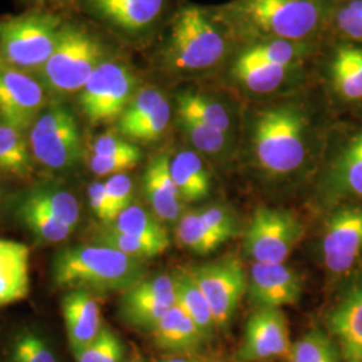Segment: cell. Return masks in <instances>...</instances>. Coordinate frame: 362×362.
I'll list each match as a JSON object with an SVG mask.
<instances>
[{"label": "cell", "instance_id": "obj_34", "mask_svg": "<svg viewBox=\"0 0 362 362\" xmlns=\"http://www.w3.org/2000/svg\"><path fill=\"white\" fill-rule=\"evenodd\" d=\"M288 362H341V357L332 336L313 329L291 345Z\"/></svg>", "mask_w": 362, "mask_h": 362}, {"label": "cell", "instance_id": "obj_5", "mask_svg": "<svg viewBox=\"0 0 362 362\" xmlns=\"http://www.w3.org/2000/svg\"><path fill=\"white\" fill-rule=\"evenodd\" d=\"M313 65H287L263 58L239 43L218 77L221 83L251 100L279 98L300 90Z\"/></svg>", "mask_w": 362, "mask_h": 362}, {"label": "cell", "instance_id": "obj_1", "mask_svg": "<svg viewBox=\"0 0 362 362\" xmlns=\"http://www.w3.org/2000/svg\"><path fill=\"white\" fill-rule=\"evenodd\" d=\"M337 0H231L212 7L236 45L324 42Z\"/></svg>", "mask_w": 362, "mask_h": 362}, {"label": "cell", "instance_id": "obj_7", "mask_svg": "<svg viewBox=\"0 0 362 362\" xmlns=\"http://www.w3.org/2000/svg\"><path fill=\"white\" fill-rule=\"evenodd\" d=\"M64 22L52 13L0 19V59L21 70H39L57 47Z\"/></svg>", "mask_w": 362, "mask_h": 362}, {"label": "cell", "instance_id": "obj_41", "mask_svg": "<svg viewBox=\"0 0 362 362\" xmlns=\"http://www.w3.org/2000/svg\"><path fill=\"white\" fill-rule=\"evenodd\" d=\"M105 188L109 196L112 215L115 221L124 209L132 206L133 181L125 173H117L105 181Z\"/></svg>", "mask_w": 362, "mask_h": 362}, {"label": "cell", "instance_id": "obj_31", "mask_svg": "<svg viewBox=\"0 0 362 362\" xmlns=\"http://www.w3.org/2000/svg\"><path fill=\"white\" fill-rule=\"evenodd\" d=\"M23 202L39 208L52 218L70 227L71 230L79 220V204L74 194L58 189H37L25 196Z\"/></svg>", "mask_w": 362, "mask_h": 362}, {"label": "cell", "instance_id": "obj_26", "mask_svg": "<svg viewBox=\"0 0 362 362\" xmlns=\"http://www.w3.org/2000/svg\"><path fill=\"white\" fill-rule=\"evenodd\" d=\"M176 110L197 117L211 128L230 136L233 130V115L228 105L218 95L203 89H184L175 97Z\"/></svg>", "mask_w": 362, "mask_h": 362}, {"label": "cell", "instance_id": "obj_11", "mask_svg": "<svg viewBox=\"0 0 362 362\" xmlns=\"http://www.w3.org/2000/svg\"><path fill=\"white\" fill-rule=\"evenodd\" d=\"M189 272L208 300L216 329L226 327L231 322L248 286L242 262L227 257L197 266Z\"/></svg>", "mask_w": 362, "mask_h": 362}, {"label": "cell", "instance_id": "obj_30", "mask_svg": "<svg viewBox=\"0 0 362 362\" xmlns=\"http://www.w3.org/2000/svg\"><path fill=\"white\" fill-rule=\"evenodd\" d=\"M109 227L118 233L170 245L168 231L163 227V224L144 208L137 206H130L124 209L117 219L109 224Z\"/></svg>", "mask_w": 362, "mask_h": 362}, {"label": "cell", "instance_id": "obj_29", "mask_svg": "<svg viewBox=\"0 0 362 362\" xmlns=\"http://www.w3.org/2000/svg\"><path fill=\"white\" fill-rule=\"evenodd\" d=\"M176 117L181 130L194 145L197 153L219 156L228 148L230 136L211 128L206 122L189 113L176 110Z\"/></svg>", "mask_w": 362, "mask_h": 362}, {"label": "cell", "instance_id": "obj_43", "mask_svg": "<svg viewBox=\"0 0 362 362\" xmlns=\"http://www.w3.org/2000/svg\"><path fill=\"white\" fill-rule=\"evenodd\" d=\"M93 155L97 156H127L143 153L141 149L113 133H105L94 140L91 145Z\"/></svg>", "mask_w": 362, "mask_h": 362}, {"label": "cell", "instance_id": "obj_2", "mask_svg": "<svg viewBox=\"0 0 362 362\" xmlns=\"http://www.w3.org/2000/svg\"><path fill=\"white\" fill-rule=\"evenodd\" d=\"M236 42L212 7L182 4L169 22L160 50L169 77L199 82L218 77Z\"/></svg>", "mask_w": 362, "mask_h": 362}, {"label": "cell", "instance_id": "obj_32", "mask_svg": "<svg viewBox=\"0 0 362 362\" xmlns=\"http://www.w3.org/2000/svg\"><path fill=\"white\" fill-rule=\"evenodd\" d=\"M176 235L181 246L200 255L211 254L224 243L219 236L212 233L199 211H191L180 216Z\"/></svg>", "mask_w": 362, "mask_h": 362}, {"label": "cell", "instance_id": "obj_39", "mask_svg": "<svg viewBox=\"0 0 362 362\" xmlns=\"http://www.w3.org/2000/svg\"><path fill=\"white\" fill-rule=\"evenodd\" d=\"M11 362H57V358L42 337L25 332L13 341Z\"/></svg>", "mask_w": 362, "mask_h": 362}, {"label": "cell", "instance_id": "obj_38", "mask_svg": "<svg viewBox=\"0 0 362 362\" xmlns=\"http://www.w3.org/2000/svg\"><path fill=\"white\" fill-rule=\"evenodd\" d=\"M124 356L125 348L119 337L107 326H103L97 337L76 358L77 362H122Z\"/></svg>", "mask_w": 362, "mask_h": 362}, {"label": "cell", "instance_id": "obj_40", "mask_svg": "<svg viewBox=\"0 0 362 362\" xmlns=\"http://www.w3.org/2000/svg\"><path fill=\"white\" fill-rule=\"evenodd\" d=\"M199 214L212 233L219 236L223 242H227L238 235V221L227 208L211 206L199 209Z\"/></svg>", "mask_w": 362, "mask_h": 362}, {"label": "cell", "instance_id": "obj_37", "mask_svg": "<svg viewBox=\"0 0 362 362\" xmlns=\"http://www.w3.org/2000/svg\"><path fill=\"white\" fill-rule=\"evenodd\" d=\"M18 215L21 219L23 220L28 230L33 231L34 235L43 242L58 243L65 240L69 233H71L70 227H67L59 220L52 218L50 214L39 208L33 207L25 203L23 200L18 206Z\"/></svg>", "mask_w": 362, "mask_h": 362}, {"label": "cell", "instance_id": "obj_3", "mask_svg": "<svg viewBox=\"0 0 362 362\" xmlns=\"http://www.w3.org/2000/svg\"><path fill=\"white\" fill-rule=\"evenodd\" d=\"M298 93L260 105L250 118V153L255 165L272 177L296 173L310 156L311 117Z\"/></svg>", "mask_w": 362, "mask_h": 362}, {"label": "cell", "instance_id": "obj_46", "mask_svg": "<svg viewBox=\"0 0 362 362\" xmlns=\"http://www.w3.org/2000/svg\"><path fill=\"white\" fill-rule=\"evenodd\" d=\"M128 362H144V360L141 357H136V358H133V360H130Z\"/></svg>", "mask_w": 362, "mask_h": 362}, {"label": "cell", "instance_id": "obj_21", "mask_svg": "<svg viewBox=\"0 0 362 362\" xmlns=\"http://www.w3.org/2000/svg\"><path fill=\"white\" fill-rule=\"evenodd\" d=\"M327 327L338 346L341 362H362V281L330 311Z\"/></svg>", "mask_w": 362, "mask_h": 362}, {"label": "cell", "instance_id": "obj_17", "mask_svg": "<svg viewBox=\"0 0 362 362\" xmlns=\"http://www.w3.org/2000/svg\"><path fill=\"white\" fill-rule=\"evenodd\" d=\"M288 326L281 309L260 308L247 321L239 358L258 362L288 356Z\"/></svg>", "mask_w": 362, "mask_h": 362}, {"label": "cell", "instance_id": "obj_24", "mask_svg": "<svg viewBox=\"0 0 362 362\" xmlns=\"http://www.w3.org/2000/svg\"><path fill=\"white\" fill-rule=\"evenodd\" d=\"M152 334L158 349L179 356L194 354L207 339L194 320L177 305L156 324Z\"/></svg>", "mask_w": 362, "mask_h": 362}, {"label": "cell", "instance_id": "obj_14", "mask_svg": "<svg viewBox=\"0 0 362 362\" xmlns=\"http://www.w3.org/2000/svg\"><path fill=\"white\" fill-rule=\"evenodd\" d=\"M322 255L326 269L334 275L350 272L362 255V207L334 211L325 226Z\"/></svg>", "mask_w": 362, "mask_h": 362}, {"label": "cell", "instance_id": "obj_18", "mask_svg": "<svg viewBox=\"0 0 362 362\" xmlns=\"http://www.w3.org/2000/svg\"><path fill=\"white\" fill-rule=\"evenodd\" d=\"M94 16L121 34L139 38L155 30L168 0H85Z\"/></svg>", "mask_w": 362, "mask_h": 362}, {"label": "cell", "instance_id": "obj_19", "mask_svg": "<svg viewBox=\"0 0 362 362\" xmlns=\"http://www.w3.org/2000/svg\"><path fill=\"white\" fill-rule=\"evenodd\" d=\"M247 291L258 309H281L299 300L302 278L285 263L255 262L250 272Z\"/></svg>", "mask_w": 362, "mask_h": 362}, {"label": "cell", "instance_id": "obj_15", "mask_svg": "<svg viewBox=\"0 0 362 362\" xmlns=\"http://www.w3.org/2000/svg\"><path fill=\"white\" fill-rule=\"evenodd\" d=\"M175 305L172 276L157 275L125 291L119 300V315L132 327L152 330Z\"/></svg>", "mask_w": 362, "mask_h": 362}, {"label": "cell", "instance_id": "obj_35", "mask_svg": "<svg viewBox=\"0 0 362 362\" xmlns=\"http://www.w3.org/2000/svg\"><path fill=\"white\" fill-rule=\"evenodd\" d=\"M327 34L362 45V0H337Z\"/></svg>", "mask_w": 362, "mask_h": 362}, {"label": "cell", "instance_id": "obj_9", "mask_svg": "<svg viewBox=\"0 0 362 362\" xmlns=\"http://www.w3.org/2000/svg\"><path fill=\"white\" fill-rule=\"evenodd\" d=\"M33 155L50 169L74 167L81 157V134L69 106L52 103L39 115L30 133Z\"/></svg>", "mask_w": 362, "mask_h": 362}, {"label": "cell", "instance_id": "obj_23", "mask_svg": "<svg viewBox=\"0 0 362 362\" xmlns=\"http://www.w3.org/2000/svg\"><path fill=\"white\" fill-rule=\"evenodd\" d=\"M170 157L165 153L151 160L144 173V192L157 219H180L181 194L169 170Z\"/></svg>", "mask_w": 362, "mask_h": 362}, {"label": "cell", "instance_id": "obj_20", "mask_svg": "<svg viewBox=\"0 0 362 362\" xmlns=\"http://www.w3.org/2000/svg\"><path fill=\"white\" fill-rule=\"evenodd\" d=\"M325 187L334 199H362V127L348 136L325 172Z\"/></svg>", "mask_w": 362, "mask_h": 362}, {"label": "cell", "instance_id": "obj_12", "mask_svg": "<svg viewBox=\"0 0 362 362\" xmlns=\"http://www.w3.org/2000/svg\"><path fill=\"white\" fill-rule=\"evenodd\" d=\"M321 49L315 64L318 77L327 93L341 104L362 103V45L333 40Z\"/></svg>", "mask_w": 362, "mask_h": 362}, {"label": "cell", "instance_id": "obj_42", "mask_svg": "<svg viewBox=\"0 0 362 362\" xmlns=\"http://www.w3.org/2000/svg\"><path fill=\"white\" fill-rule=\"evenodd\" d=\"M143 158V153L127 156H97L91 155L90 169L100 176L124 173L133 169Z\"/></svg>", "mask_w": 362, "mask_h": 362}, {"label": "cell", "instance_id": "obj_36", "mask_svg": "<svg viewBox=\"0 0 362 362\" xmlns=\"http://www.w3.org/2000/svg\"><path fill=\"white\" fill-rule=\"evenodd\" d=\"M95 240L98 242V245L112 247L125 255L143 260L163 254L169 247V245H164L160 242L146 240L128 233H118L110 227H106L104 231L97 236Z\"/></svg>", "mask_w": 362, "mask_h": 362}, {"label": "cell", "instance_id": "obj_6", "mask_svg": "<svg viewBox=\"0 0 362 362\" xmlns=\"http://www.w3.org/2000/svg\"><path fill=\"white\" fill-rule=\"evenodd\" d=\"M107 58V49L97 35L83 26L65 23L52 57L38 71L45 88L55 94H70L82 90Z\"/></svg>", "mask_w": 362, "mask_h": 362}, {"label": "cell", "instance_id": "obj_16", "mask_svg": "<svg viewBox=\"0 0 362 362\" xmlns=\"http://www.w3.org/2000/svg\"><path fill=\"white\" fill-rule=\"evenodd\" d=\"M170 117L167 95L156 88H141L118 118V132L129 140L153 143L165 133Z\"/></svg>", "mask_w": 362, "mask_h": 362}, {"label": "cell", "instance_id": "obj_45", "mask_svg": "<svg viewBox=\"0 0 362 362\" xmlns=\"http://www.w3.org/2000/svg\"><path fill=\"white\" fill-rule=\"evenodd\" d=\"M160 362H214L207 358H202L197 357L194 354H185V356H176V357H170V358H165L161 360Z\"/></svg>", "mask_w": 362, "mask_h": 362}, {"label": "cell", "instance_id": "obj_10", "mask_svg": "<svg viewBox=\"0 0 362 362\" xmlns=\"http://www.w3.org/2000/svg\"><path fill=\"white\" fill-rule=\"evenodd\" d=\"M303 235V226L288 209L258 207L248 224L243 248L259 263H285Z\"/></svg>", "mask_w": 362, "mask_h": 362}, {"label": "cell", "instance_id": "obj_25", "mask_svg": "<svg viewBox=\"0 0 362 362\" xmlns=\"http://www.w3.org/2000/svg\"><path fill=\"white\" fill-rule=\"evenodd\" d=\"M30 293V248L0 239V308L13 305Z\"/></svg>", "mask_w": 362, "mask_h": 362}, {"label": "cell", "instance_id": "obj_33", "mask_svg": "<svg viewBox=\"0 0 362 362\" xmlns=\"http://www.w3.org/2000/svg\"><path fill=\"white\" fill-rule=\"evenodd\" d=\"M31 170V156L23 133L0 124V172L26 176Z\"/></svg>", "mask_w": 362, "mask_h": 362}, {"label": "cell", "instance_id": "obj_13", "mask_svg": "<svg viewBox=\"0 0 362 362\" xmlns=\"http://www.w3.org/2000/svg\"><path fill=\"white\" fill-rule=\"evenodd\" d=\"M45 106L43 85L26 71L0 59V118L25 133L33 128Z\"/></svg>", "mask_w": 362, "mask_h": 362}, {"label": "cell", "instance_id": "obj_28", "mask_svg": "<svg viewBox=\"0 0 362 362\" xmlns=\"http://www.w3.org/2000/svg\"><path fill=\"white\" fill-rule=\"evenodd\" d=\"M175 294H176V305L180 306L197 325L206 336L214 334L216 325L214 321V315L208 300L196 285L189 270H180L172 275Z\"/></svg>", "mask_w": 362, "mask_h": 362}, {"label": "cell", "instance_id": "obj_4", "mask_svg": "<svg viewBox=\"0 0 362 362\" xmlns=\"http://www.w3.org/2000/svg\"><path fill=\"white\" fill-rule=\"evenodd\" d=\"M145 275L143 259L103 245L66 247L52 260L54 285L70 291H127Z\"/></svg>", "mask_w": 362, "mask_h": 362}, {"label": "cell", "instance_id": "obj_8", "mask_svg": "<svg viewBox=\"0 0 362 362\" xmlns=\"http://www.w3.org/2000/svg\"><path fill=\"white\" fill-rule=\"evenodd\" d=\"M139 90V79L127 62L107 58L79 91V106L91 124L118 119Z\"/></svg>", "mask_w": 362, "mask_h": 362}, {"label": "cell", "instance_id": "obj_27", "mask_svg": "<svg viewBox=\"0 0 362 362\" xmlns=\"http://www.w3.org/2000/svg\"><path fill=\"white\" fill-rule=\"evenodd\" d=\"M169 170L182 200L197 202L209 194L211 176L204 167L203 158L196 151H180L170 158Z\"/></svg>", "mask_w": 362, "mask_h": 362}, {"label": "cell", "instance_id": "obj_22", "mask_svg": "<svg viewBox=\"0 0 362 362\" xmlns=\"http://www.w3.org/2000/svg\"><path fill=\"white\" fill-rule=\"evenodd\" d=\"M62 313L69 345L76 357L90 344L103 327L100 306L89 291L73 290L62 299Z\"/></svg>", "mask_w": 362, "mask_h": 362}, {"label": "cell", "instance_id": "obj_44", "mask_svg": "<svg viewBox=\"0 0 362 362\" xmlns=\"http://www.w3.org/2000/svg\"><path fill=\"white\" fill-rule=\"evenodd\" d=\"M89 200L93 212L98 219L112 223L113 215H112V207L109 202V196L105 188V182H93L89 188Z\"/></svg>", "mask_w": 362, "mask_h": 362}]
</instances>
